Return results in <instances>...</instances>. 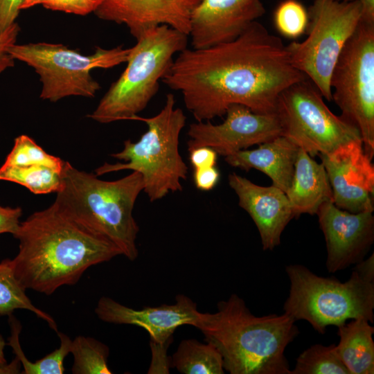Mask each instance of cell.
<instances>
[{"instance_id":"1","label":"cell","mask_w":374,"mask_h":374,"mask_svg":"<svg viewBox=\"0 0 374 374\" xmlns=\"http://www.w3.org/2000/svg\"><path fill=\"white\" fill-rule=\"evenodd\" d=\"M305 78L291 64L281 39L256 21L231 42L187 47L161 82L182 95L197 121H206L225 115L234 104L255 113H275L280 93Z\"/></svg>"},{"instance_id":"2","label":"cell","mask_w":374,"mask_h":374,"mask_svg":"<svg viewBox=\"0 0 374 374\" xmlns=\"http://www.w3.org/2000/svg\"><path fill=\"white\" fill-rule=\"evenodd\" d=\"M12 235L19 242L11 260L15 277L25 290L46 295L75 285L89 267L122 255L54 204L20 222Z\"/></svg>"},{"instance_id":"3","label":"cell","mask_w":374,"mask_h":374,"mask_svg":"<svg viewBox=\"0 0 374 374\" xmlns=\"http://www.w3.org/2000/svg\"><path fill=\"white\" fill-rule=\"evenodd\" d=\"M295 322L285 313L257 317L232 294L215 313L199 312L193 326L218 350L231 374H291L285 350L299 333Z\"/></svg>"},{"instance_id":"4","label":"cell","mask_w":374,"mask_h":374,"mask_svg":"<svg viewBox=\"0 0 374 374\" xmlns=\"http://www.w3.org/2000/svg\"><path fill=\"white\" fill-rule=\"evenodd\" d=\"M63 183L53 204L66 215L116 246L130 260L138 256L139 227L133 210L143 191L141 175L132 171L114 181L79 170L66 161Z\"/></svg>"},{"instance_id":"5","label":"cell","mask_w":374,"mask_h":374,"mask_svg":"<svg viewBox=\"0 0 374 374\" xmlns=\"http://www.w3.org/2000/svg\"><path fill=\"white\" fill-rule=\"evenodd\" d=\"M132 120L144 122L148 127L139 140L124 141L123 150L111 156L125 163H105L96 170L100 176L123 170L139 172L143 192L151 202L163 199L170 193L181 191V181L187 178L188 167L179 151V136L186 117L175 107L172 93H168L161 111L154 116L136 115Z\"/></svg>"},{"instance_id":"6","label":"cell","mask_w":374,"mask_h":374,"mask_svg":"<svg viewBox=\"0 0 374 374\" xmlns=\"http://www.w3.org/2000/svg\"><path fill=\"white\" fill-rule=\"evenodd\" d=\"M188 36L166 25L145 32L131 47L127 66L87 116L100 123L132 120L159 89L173 57L187 48Z\"/></svg>"},{"instance_id":"7","label":"cell","mask_w":374,"mask_h":374,"mask_svg":"<svg viewBox=\"0 0 374 374\" xmlns=\"http://www.w3.org/2000/svg\"><path fill=\"white\" fill-rule=\"evenodd\" d=\"M290 282L284 313L295 321L305 320L320 334L329 326L338 327L348 319L374 320V283L355 271L346 282L317 276L301 265L285 268Z\"/></svg>"},{"instance_id":"8","label":"cell","mask_w":374,"mask_h":374,"mask_svg":"<svg viewBox=\"0 0 374 374\" xmlns=\"http://www.w3.org/2000/svg\"><path fill=\"white\" fill-rule=\"evenodd\" d=\"M130 51L121 46L110 49L98 46L93 54L84 55L63 44L47 42L15 43L8 48L15 60L38 74L42 84L39 97L51 102L74 96L93 98L100 86L91 71L126 62Z\"/></svg>"},{"instance_id":"9","label":"cell","mask_w":374,"mask_h":374,"mask_svg":"<svg viewBox=\"0 0 374 374\" xmlns=\"http://www.w3.org/2000/svg\"><path fill=\"white\" fill-rule=\"evenodd\" d=\"M308 36L286 46L292 66L332 100L330 78L335 63L361 20L358 1L314 0L310 7Z\"/></svg>"},{"instance_id":"10","label":"cell","mask_w":374,"mask_h":374,"mask_svg":"<svg viewBox=\"0 0 374 374\" xmlns=\"http://www.w3.org/2000/svg\"><path fill=\"white\" fill-rule=\"evenodd\" d=\"M332 98L341 117L359 132L365 153L374 156V24L360 20L330 78Z\"/></svg>"},{"instance_id":"11","label":"cell","mask_w":374,"mask_h":374,"mask_svg":"<svg viewBox=\"0 0 374 374\" xmlns=\"http://www.w3.org/2000/svg\"><path fill=\"white\" fill-rule=\"evenodd\" d=\"M275 113L281 135L311 157L328 154L350 142L362 140L355 126L330 110L308 78L291 84L280 93Z\"/></svg>"},{"instance_id":"12","label":"cell","mask_w":374,"mask_h":374,"mask_svg":"<svg viewBox=\"0 0 374 374\" xmlns=\"http://www.w3.org/2000/svg\"><path fill=\"white\" fill-rule=\"evenodd\" d=\"M225 115V120L220 124L210 121L190 124L187 132L188 151L198 147H209L225 157L281 135V126L276 113H255L246 106L234 104L229 107Z\"/></svg>"},{"instance_id":"13","label":"cell","mask_w":374,"mask_h":374,"mask_svg":"<svg viewBox=\"0 0 374 374\" xmlns=\"http://www.w3.org/2000/svg\"><path fill=\"white\" fill-rule=\"evenodd\" d=\"M319 156L336 206L353 213L374 209V166L364 152L362 140Z\"/></svg>"},{"instance_id":"14","label":"cell","mask_w":374,"mask_h":374,"mask_svg":"<svg viewBox=\"0 0 374 374\" xmlns=\"http://www.w3.org/2000/svg\"><path fill=\"white\" fill-rule=\"evenodd\" d=\"M373 210L353 213L323 203L317 213L326 244V267L335 273L364 259L374 241Z\"/></svg>"},{"instance_id":"15","label":"cell","mask_w":374,"mask_h":374,"mask_svg":"<svg viewBox=\"0 0 374 374\" xmlns=\"http://www.w3.org/2000/svg\"><path fill=\"white\" fill-rule=\"evenodd\" d=\"M265 12L261 0H201L190 17L191 48L231 42Z\"/></svg>"},{"instance_id":"16","label":"cell","mask_w":374,"mask_h":374,"mask_svg":"<svg viewBox=\"0 0 374 374\" xmlns=\"http://www.w3.org/2000/svg\"><path fill=\"white\" fill-rule=\"evenodd\" d=\"M201 0H103L93 13L125 24L137 39L147 30L166 25L188 36L190 17Z\"/></svg>"},{"instance_id":"17","label":"cell","mask_w":374,"mask_h":374,"mask_svg":"<svg viewBox=\"0 0 374 374\" xmlns=\"http://www.w3.org/2000/svg\"><path fill=\"white\" fill-rule=\"evenodd\" d=\"M95 313L105 322L141 327L148 331L151 341L169 345L177 328L194 325L199 311L192 299L179 294L174 304L145 307L141 310H134L109 297L103 296L98 301Z\"/></svg>"},{"instance_id":"18","label":"cell","mask_w":374,"mask_h":374,"mask_svg":"<svg viewBox=\"0 0 374 374\" xmlns=\"http://www.w3.org/2000/svg\"><path fill=\"white\" fill-rule=\"evenodd\" d=\"M229 184L238 197V204L255 223L263 250L280 244L282 233L294 217L286 194L274 185L262 186L235 172Z\"/></svg>"},{"instance_id":"19","label":"cell","mask_w":374,"mask_h":374,"mask_svg":"<svg viewBox=\"0 0 374 374\" xmlns=\"http://www.w3.org/2000/svg\"><path fill=\"white\" fill-rule=\"evenodd\" d=\"M299 147L283 135L259 145L255 150H242L224 157L231 166L245 171L254 168L267 175L272 185L285 193L290 188Z\"/></svg>"},{"instance_id":"20","label":"cell","mask_w":374,"mask_h":374,"mask_svg":"<svg viewBox=\"0 0 374 374\" xmlns=\"http://www.w3.org/2000/svg\"><path fill=\"white\" fill-rule=\"evenodd\" d=\"M295 216L317 214L323 203L332 201V188L325 168L299 148L291 185L285 193Z\"/></svg>"},{"instance_id":"21","label":"cell","mask_w":374,"mask_h":374,"mask_svg":"<svg viewBox=\"0 0 374 374\" xmlns=\"http://www.w3.org/2000/svg\"><path fill=\"white\" fill-rule=\"evenodd\" d=\"M335 349L350 374L374 373V328L364 319L339 326Z\"/></svg>"},{"instance_id":"22","label":"cell","mask_w":374,"mask_h":374,"mask_svg":"<svg viewBox=\"0 0 374 374\" xmlns=\"http://www.w3.org/2000/svg\"><path fill=\"white\" fill-rule=\"evenodd\" d=\"M171 367L183 374H223V360L218 350L210 343L184 339L173 354Z\"/></svg>"},{"instance_id":"23","label":"cell","mask_w":374,"mask_h":374,"mask_svg":"<svg viewBox=\"0 0 374 374\" xmlns=\"http://www.w3.org/2000/svg\"><path fill=\"white\" fill-rule=\"evenodd\" d=\"M62 172L39 164L17 166L3 163L0 168V180L22 185L34 194H48L61 189Z\"/></svg>"},{"instance_id":"24","label":"cell","mask_w":374,"mask_h":374,"mask_svg":"<svg viewBox=\"0 0 374 374\" xmlns=\"http://www.w3.org/2000/svg\"><path fill=\"white\" fill-rule=\"evenodd\" d=\"M17 309L28 310L46 321L56 332L57 324L51 316L36 308L26 294L12 269L11 259L0 262V317L10 316Z\"/></svg>"},{"instance_id":"25","label":"cell","mask_w":374,"mask_h":374,"mask_svg":"<svg viewBox=\"0 0 374 374\" xmlns=\"http://www.w3.org/2000/svg\"><path fill=\"white\" fill-rule=\"evenodd\" d=\"M11 336L9 338V345L16 354V357L21 363L25 374H62L64 373V360L70 353L72 340L65 334L57 332L60 339V346L53 352L46 355L35 362H30L25 357L19 344V335L21 326L18 321L12 316L10 317Z\"/></svg>"},{"instance_id":"26","label":"cell","mask_w":374,"mask_h":374,"mask_svg":"<svg viewBox=\"0 0 374 374\" xmlns=\"http://www.w3.org/2000/svg\"><path fill=\"white\" fill-rule=\"evenodd\" d=\"M73 374H111L107 364L109 348L92 337L78 336L71 344Z\"/></svg>"},{"instance_id":"27","label":"cell","mask_w":374,"mask_h":374,"mask_svg":"<svg viewBox=\"0 0 374 374\" xmlns=\"http://www.w3.org/2000/svg\"><path fill=\"white\" fill-rule=\"evenodd\" d=\"M291 374H350L340 359L335 344H314L301 353Z\"/></svg>"},{"instance_id":"28","label":"cell","mask_w":374,"mask_h":374,"mask_svg":"<svg viewBox=\"0 0 374 374\" xmlns=\"http://www.w3.org/2000/svg\"><path fill=\"white\" fill-rule=\"evenodd\" d=\"M66 161L45 152L35 141L23 134L15 139L14 146L4 164L17 166L44 165L62 171Z\"/></svg>"},{"instance_id":"29","label":"cell","mask_w":374,"mask_h":374,"mask_svg":"<svg viewBox=\"0 0 374 374\" xmlns=\"http://www.w3.org/2000/svg\"><path fill=\"white\" fill-rule=\"evenodd\" d=\"M274 20L276 29L282 35L296 38L306 30L308 13L299 1L285 0L276 9Z\"/></svg>"},{"instance_id":"30","label":"cell","mask_w":374,"mask_h":374,"mask_svg":"<svg viewBox=\"0 0 374 374\" xmlns=\"http://www.w3.org/2000/svg\"><path fill=\"white\" fill-rule=\"evenodd\" d=\"M37 5L51 10L78 15H86L93 12L86 0H25L20 9L21 10Z\"/></svg>"},{"instance_id":"31","label":"cell","mask_w":374,"mask_h":374,"mask_svg":"<svg viewBox=\"0 0 374 374\" xmlns=\"http://www.w3.org/2000/svg\"><path fill=\"white\" fill-rule=\"evenodd\" d=\"M19 32L17 22L0 32V73L15 65V60L8 53V48L16 43Z\"/></svg>"},{"instance_id":"32","label":"cell","mask_w":374,"mask_h":374,"mask_svg":"<svg viewBox=\"0 0 374 374\" xmlns=\"http://www.w3.org/2000/svg\"><path fill=\"white\" fill-rule=\"evenodd\" d=\"M220 172L215 166L194 169L193 181L200 190H212L217 184Z\"/></svg>"},{"instance_id":"33","label":"cell","mask_w":374,"mask_h":374,"mask_svg":"<svg viewBox=\"0 0 374 374\" xmlns=\"http://www.w3.org/2000/svg\"><path fill=\"white\" fill-rule=\"evenodd\" d=\"M25 0H0V32L16 22Z\"/></svg>"},{"instance_id":"34","label":"cell","mask_w":374,"mask_h":374,"mask_svg":"<svg viewBox=\"0 0 374 374\" xmlns=\"http://www.w3.org/2000/svg\"><path fill=\"white\" fill-rule=\"evenodd\" d=\"M188 152L190 163L194 169L212 167L216 165L218 154L209 147H198Z\"/></svg>"},{"instance_id":"35","label":"cell","mask_w":374,"mask_h":374,"mask_svg":"<svg viewBox=\"0 0 374 374\" xmlns=\"http://www.w3.org/2000/svg\"><path fill=\"white\" fill-rule=\"evenodd\" d=\"M21 215L22 210L20 207H3L0 205V234H15L19 226Z\"/></svg>"},{"instance_id":"36","label":"cell","mask_w":374,"mask_h":374,"mask_svg":"<svg viewBox=\"0 0 374 374\" xmlns=\"http://www.w3.org/2000/svg\"><path fill=\"white\" fill-rule=\"evenodd\" d=\"M353 271L363 279L374 283V254L355 264Z\"/></svg>"},{"instance_id":"37","label":"cell","mask_w":374,"mask_h":374,"mask_svg":"<svg viewBox=\"0 0 374 374\" xmlns=\"http://www.w3.org/2000/svg\"><path fill=\"white\" fill-rule=\"evenodd\" d=\"M361 6V21L374 24V0H357Z\"/></svg>"},{"instance_id":"38","label":"cell","mask_w":374,"mask_h":374,"mask_svg":"<svg viewBox=\"0 0 374 374\" xmlns=\"http://www.w3.org/2000/svg\"><path fill=\"white\" fill-rule=\"evenodd\" d=\"M6 344L3 337L0 335V373H15V365L12 362L8 365L5 358L4 347Z\"/></svg>"},{"instance_id":"39","label":"cell","mask_w":374,"mask_h":374,"mask_svg":"<svg viewBox=\"0 0 374 374\" xmlns=\"http://www.w3.org/2000/svg\"><path fill=\"white\" fill-rule=\"evenodd\" d=\"M103 0H86L88 5L91 8L93 12L99 6V5L103 2Z\"/></svg>"},{"instance_id":"40","label":"cell","mask_w":374,"mask_h":374,"mask_svg":"<svg viewBox=\"0 0 374 374\" xmlns=\"http://www.w3.org/2000/svg\"><path fill=\"white\" fill-rule=\"evenodd\" d=\"M338 1H353V0H338Z\"/></svg>"}]
</instances>
